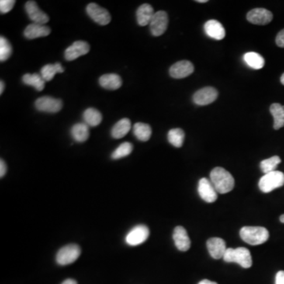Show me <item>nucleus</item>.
<instances>
[{
  "instance_id": "1",
  "label": "nucleus",
  "mask_w": 284,
  "mask_h": 284,
  "mask_svg": "<svg viewBox=\"0 0 284 284\" xmlns=\"http://www.w3.org/2000/svg\"><path fill=\"white\" fill-rule=\"evenodd\" d=\"M210 179L216 192L219 194L224 195L234 189V177L223 167H215L214 169L211 171Z\"/></svg>"
},
{
  "instance_id": "2",
  "label": "nucleus",
  "mask_w": 284,
  "mask_h": 284,
  "mask_svg": "<svg viewBox=\"0 0 284 284\" xmlns=\"http://www.w3.org/2000/svg\"><path fill=\"white\" fill-rule=\"evenodd\" d=\"M242 240L252 246H258L268 241L269 232L263 227H244L240 230Z\"/></svg>"
},
{
  "instance_id": "3",
  "label": "nucleus",
  "mask_w": 284,
  "mask_h": 284,
  "mask_svg": "<svg viewBox=\"0 0 284 284\" xmlns=\"http://www.w3.org/2000/svg\"><path fill=\"white\" fill-rule=\"evenodd\" d=\"M223 259L227 263H237L244 268H250L253 264L250 250L244 247H239L236 249L227 248L225 252Z\"/></svg>"
},
{
  "instance_id": "4",
  "label": "nucleus",
  "mask_w": 284,
  "mask_h": 284,
  "mask_svg": "<svg viewBox=\"0 0 284 284\" xmlns=\"http://www.w3.org/2000/svg\"><path fill=\"white\" fill-rule=\"evenodd\" d=\"M81 252V248L77 244L67 245L58 251L56 257V262L62 266L72 264L79 258Z\"/></svg>"
},
{
  "instance_id": "5",
  "label": "nucleus",
  "mask_w": 284,
  "mask_h": 284,
  "mask_svg": "<svg viewBox=\"0 0 284 284\" xmlns=\"http://www.w3.org/2000/svg\"><path fill=\"white\" fill-rule=\"evenodd\" d=\"M284 185V174L275 171L265 174L259 181V188L263 193L272 192Z\"/></svg>"
},
{
  "instance_id": "6",
  "label": "nucleus",
  "mask_w": 284,
  "mask_h": 284,
  "mask_svg": "<svg viewBox=\"0 0 284 284\" xmlns=\"http://www.w3.org/2000/svg\"><path fill=\"white\" fill-rule=\"evenodd\" d=\"M150 229L146 225H137L132 228L126 234L125 241L129 246L136 247L142 244L150 236Z\"/></svg>"
},
{
  "instance_id": "7",
  "label": "nucleus",
  "mask_w": 284,
  "mask_h": 284,
  "mask_svg": "<svg viewBox=\"0 0 284 284\" xmlns=\"http://www.w3.org/2000/svg\"><path fill=\"white\" fill-rule=\"evenodd\" d=\"M168 25V16L164 11L155 13L150 24V31L154 36H160L165 33Z\"/></svg>"
},
{
  "instance_id": "8",
  "label": "nucleus",
  "mask_w": 284,
  "mask_h": 284,
  "mask_svg": "<svg viewBox=\"0 0 284 284\" xmlns=\"http://www.w3.org/2000/svg\"><path fill=\"white\" fill-rule=\"evenodd\" d=\"M86 12L88 16L92 18L94 22L101 25H106L112 20L110 13L105 8H102L97 4H88L86 8Z\"/></svg>"
},
{
  "instance_id": "9",
  "label": "nucleus",
  "mask_w": 284,
  "mask_h": 284,
  "mask_svg": "<svg viewBox=\"0 0 284 284\" xmlns=\"http://www.w3.org/2000/svg\"><path fill=\"white\" fill-rule=\"evenodd\" d=\"M35 107L39 112L56 113L63 108V102L61 100L51 97H42L36 100Z\"/></svg>"
},
{
  "instance_id": "10",
  "label": "nucleus",
  "mask_w": 284,
  "mask_h": 284,
  "mask_svg": "<svg viewBox=\"0 0 284 284\" xmlns=\"http://www.w3.org/2000/svg\"><path fill=\"white\" fill-rule=\"evenodd\" d=\"M198 194L203 201L207 203L215 202L217 199V194L210 180L202 178L198 182Z\"/></svg>"
},
{
  "instance_id": "11",
  "label": "nucleus",
  "mask_w": 284,
  "mask_h": 284,
  "mask_svg": "<svg viewBox=\"0 0 284 284\" xmlns=\"http://www.w3.org/2000/svg\"><path fill=\"white\" fill-rule=\"evenodd\" d=\"M195 71V67L191 62L188 60H182L177 62L171 66L169 70V74L171 77L175 79H182L188 77Z\"/></svg>"
},
{
  "instance_id": "12",
  "label": "nucleus",
  "mask_w": 284,
  "mask_h": 284,
  "mask_svg": "<svg viewBox=\"0 0 284 284\" xmlns=\"http://www.w3.org/2000/svg\"><path fill=\"white\" fill-rule=\"evenodd\" d=\"M218 98V92L216 88L212 87H205L198 90L194 95L193 101L196 105L200 106L209 105L214 102Z\"/></svg>"
},
{
  "instance_id": "13",
  "label": "nucleus",
  "mask_w": 284,
  "mask_h": 284,
  "mask_svg": "<svg viewBox=\"0 0 284 284\" xmlns=\"http://www.w3.org/2000/svg\"><path fill=\"white\" fill-rule=\"evenodd\" d=\"M247 20L254 25H265L272 22L273 15L271 11L264 8H256L247 14Z\"/></svg>"
},
{
  "instance_id": "14",
  "label": "nucleus",
  "mask_w": 284,
  "mask_h": 284,
  "mask_svg": "<svg viewBox=\"0 0 284 284\" xmlns=\"http://www.w3.org/2000/svg\"><path fill=\"white\" fill-rule=\"evenodd\" d=\"M25 11L33 23L45 25L49 22V15L38 8L37 4L35 1H28L25 4Z\"/></svg>"
},
{
  "instance_id": "15",
  "label": "nucleus",
  "mask_w": 284,
  "mask_h": 284,
  "mask_svg": "<svg viewBox=\"0 0 284 284\" xmlns=\"http://www.w3.org/2000/svg\"><path fill=\"white\" fill-rule=\"evenodd\" d=\"M90 46L87 42L77 40L66 49L65 59L68 61H73L77 58L88 54Z\"/></svg>"
},
{
  "instance_id": "16",
  "label": "nucleus",
  "mask_w": 284,
  "mask_h": 284,
  "mask_svg": "<svg viewBox=\"0 0 284 284\" xmlns=\"http://www.w3.org/2000/svg\"><path fill=\"white\" fill-rule=\"evenodd\" d=\"M207 248L211 257L216 260L223 258L227 249L224 240L220 238L209 239L207 242Z\"/></svg>"
},
{
  "instance_id": "17",
  "label": "nucleus",
  "mask_w": 284,
  "mask_h": 284,
  "mask_svg": "<svg viewBox=\"0 0 284 284\" xmlns=\"http://www.w3.org/2000/svg\"><path fill=\"white\" fill-rule=\"evenodd\" d=\"M173 240L175 247L180 251H187L191 248V242L187 231L184 227L178 226L175 227L173 233Z\"/></svg>"
},
{
  "instance_id": "18",
  "label": "nucleus",
  "mask_w": 284,
  "mask_h": 284,
  "mask_svg": "<svg viewBox=\"0 0 284 284\" xmlns=\"http://www.w3.org/2000/svg\"><path fill=\"white\" fill-rule=\"evenodd\" d=\"M204 29L205 33L214 40H223L226 36V31L223 25L216 20H209L205 22Z\"/></svg>"
},
{
  "instance_id": "19",
  "label": "nucleus",
  "mask_w": 284,
  "mask_h": 284,
  "mask_svg": "<svg viewBox=\"0 0 284 284\" xmlns=\"http://www.w3.org/2000/svg\"><path fill=\"white\" fill-rule=\"evenodd\" d=\"M51 33V29L49 26L40 24L33 23L28 25L24 31V36L29 40L36 38L44 37Z\"/></svg>"
},
{
  "instance_id": "20",
  "label": "nucleus",
  "mask_w": 284,
  "mask_h": 284,
  "mask_svg": "<svg viewBox=\"0 0 284 284\" xmlns=\"http://www.w3.org/2000/svg\"><path fill=\"white\" fill-rule=\"evenodd\" d=\"M100 85L108 90H117L122 85L120 76L116 74H108L101 76L99 79Z\"/></svg>"
},
{
  "instance_id": "21",
  "label": "nucleus",
  "mask_w": 284,
  "mask_h": 284,
  "mask_svg": "<svg viewBox=\"0 0 284 284\" xmlns=\"http://www.w3.org/2000/svg\"><path fill=\"white\" fill-rule=\"evenodd\" d=\"M136 15H137L138 25L140 26H146V25H150L151 22L152 18L155 15L154 10L150 4H142L137 9Z\"/></svg>"
},
{
  "instance_id": "22",
  "label": "nucleus",
  "mask_w": 284,
  "mask_h": 284,
  "mask_svg": "<svg viewBox=\"0 0 284 284\" xmlns=\"http://www.w3.org/2000/svg\"><path fill=\"white\" fill-rule=\"evenodd\" d=\"M70 133L75 141L82 143L88 140L89 137V128L86 123H82V122L76 123L71 128Z\"/></svg>"
},
{
  "instance_id": "23",
  "label": "nucleus",
  "mask_w": 284,
  "mask_h": 284,
  "mask_svg": "<svg viewBox=\"0 0 284 284\" xmlns=\"http://www.w3.org/2000/svg\"><path fill=\"white\" fill-rule=\"evenodd\" d=\"M131 128V122L127 118L121 119L119 122L115 123V126L112 127V136L113 138L120 139L125 137Z\"/></svg>"
},
{
  "instance_id": "24",
  "label": "nucleus",
  "mask_w": 284,
  "mask_h": 284,
  "mask_svg": "<svg viewBox=\"0 0 284 284\" xmlns=\"http://www.w3.org/2000/svg\"><path fill=\"white\" fill-rule=\"evenodd\" d=\"M270 112L274 119L273 128L279 130L284 126V106L280 104H273L270 107Z\"/></svg>"
},
{
  "instance_id": "25",
  "label": "nucleus",
  "mask_w": 284,
  "mask_h": 284,
  "mask_svg": "<svg viewBox=\"0 0 284 284\" xmlns=\"http://www.w3.org/2000/svg\"><path fill=\"white\" fill-rule=\"evenodd\" d=\"M133 134L137 140L143 142L147 141L151 137V126L143 122H137L133 126Z\"/></svg>"
},
{
  "instance_id": "26",
  "label": "nucleus",
  "mask_w": 284,
  "mask_h": 284,
  "mask_svg": "<svg viewBox=\"0 0 284 284\" xmlns=\"http://www.w3.org/2000/svg\"><path fill=\"white\" fill-rule=\"evenodd\" d=\"M63 72H64V69L62 67L61 64L60 63H56L55 64H48L42 67L40 70V75L45 81H49L53 79V77L57 73Z\"/></svg>"
},
{
  "instance_id": "27",
  "label": "nucleus",
  "mask_w": 284,
  "mask_h": 284,
  "mask_svg": "<svg viewBox=\"0 0 284 284\" xmlns=\"http://www.w3.org/2000/svg\"><path fill=\"white\" fill-rule=\"evenodd\" d=\"M83 118L88 126H97L102 122V115L98 110L90 108L83 113Z\"/></svg>"
},
{
  "instance_id": "28",
  "label": "nucleus",
  "mask_w": 284,
  "mask_h": 284,
  "mask_svg": "<svg viewBox=\"0 0 284 284\" xmlns=\"http://www.w3.org/2000/svg\"><path fill=\"white\" fill-rule=\"evenodd\" d=\"M22 81L26 85H30L40 92L44 88L45 81L41 75L38 74H26L22 77Z\"/></svg>"
},
{
  "instance_id": "29",
  "label": "nucleus",
  "mask_w": 284,
  "mask_h": 284,
  "mask_svg": "<svg viewBox=\"0 0 284 284\" xmlns=\"http://www.w3.org/2000/svg\"><path fill=\"white\" fill-rule=\"evenodd\" d=\"M245 63H247L249 67L255 70L262 69L264 66V58L257 53H247L244 55Z\"/></svg>"
},
{
  "instance_id": "30",
  "label": "nucleus",
  "mask_w": 284,
  "mask_h": 284,
  "mask_svg": "<svg viewBox=\"0 0 284 284\" xmlns=\"http://www.w3.org/2000/svg\"><path fill=\"white\" fill-rule=\"evenodd\" d=\"M185 133L182 129L175 128L171 129L167 133V140L170 144L176 148H181L183 145Z\"/></svg>"
},
{
  "instance_id": "31",
  "label": "nucleus",
  "mask_w": 284,
  "mask_h": 284,
  "mask_svg": "<svg viewBox=\"0 0 284 284\" xmlns=\"http://www.w3.org/2000/svg\"><path fill=\"white\" fill-rule=\"evenodd\" d=\"M133 146L130 142H123L112 153V158L113 160H119L127 157L133 151Z\"/></svg>"
},
{
  "instance_id": "32",
  "label": "nucleus",
  "mask_w": 284,
  "mask_h": 284,
  "mask_svg": "<svg viewBox=\"0 0 284 284\" xmlns=\"http://www.w3.org/2000/svg\"><path fill=\"white\" fill-rule=\"evenodd\" d=\"M281 159L278 156H274L271 158L262 160L261 162V171L264 174H268V173L276 171L275 169H276L277 166L279 165Z\"/></svg>"
},
{
  "instance_id": "33",
  "label": "nucleus",
  "mask_w": 284,
  "mask_h": 284,
  "mask_svg": "<svg viewBox=\"0 0 284 284\" xmlns=\"http://www.w3.org/2000/svg\"><path fill=\"white\" fill-rule=\"evenodd\" d=\"M12 54V46L4 36L0 37V61L5 62Z\"/></svg>"
},
{
  "instance_id": "34",
  "label": "nucleus",
  "mask_w": 284,
  "mask_h": 284,
  "mask_svg": "<svg viewBox=\"0 0 284 284\" xmlns=\"http://www.w3.org/2000/svg\"><path fill=\"white\" fill-rule=\"evenodd\" d=\"M15 0H1L0 1V12L1 14H7L10 12L15 7Z\"/></svg>"
},
{
  "instance_id": "35",
  "label": "nucleus",
  "mask_w": 284,
  "mask_h": 284,
  "mask_svg": "<svg viewBox=\"0 0 284 284\" xmlns=\"http://www.w3.org/2000/svg\"><path fill=\"white\" fill-rule=\"evenodd\" d=\"M275 42L279 47L284 48V29H282L278 33L276 39H275Z\"/></svg>"
},
{
  "instance_id": "36",
  "label": "nucleus",
  "mask_w": 284,
  "mask_h": 284,
  "mask_svg": "<svg viewBox=\"0 0 284 284\" xmlns=\"http://www.w3.org/2000/svg\"><path fill=\"white\" fill-rule=\"evenodd\" d=\"M8 171V166L3 159L0 160V177L4 178Z\"/></svg>"
},
{
  "instance_id": "37",
  "label": "nucleus",
  "mask_w": 284,
  "mask_h": 284,
  "mask_svg": "<svg viewBox=\"0 0 284 284\" xmlns=\"http://www.w3.org/2000/svg\"><path fill=\"white\" fill-rule=\"evenodd\" d=\"M275 284H284V271H279L275 275Z\"/></svg>"
},
{
  "instance_id": "38",
  "label": "nucleus",
  "mask_w": 284,
  "mask_h": 284,
  "mask_svg": "<svg viewBox=\"0 0 284 284\" xmlns=\"http://www.w3.org/2000/svg\"><path fill=\"white\" fill-rule=\"evenodd\" d=\"M62 284H77V281L73 279H67L65 281H63Z\"/></svg>"
},
{
  "instance_id": "39",
  "label": "nucleus",
  "mask_w": 284,
  "mask_h": 284,
  "mask_svg": "<svg viewBox=\"0 0 284 284\" xmlns=\"http://www.w3.org/2000/svg\"><path fill=\"white\" fill-rule=\"evenodd\" d=\"M198 284H217L216 282H213V281L209 280V279H204V280L201 281Z\"/></svg>"
},
{
  "instance_id": "40",
  "label": "nucleus",
  "mask_w": 284,
  "mask_h": 284,
  "mask_svg": "<svg viewBox=\"0 0 284 284\" xmlns=\"http://www.w3.org/2000/svg\"><path fill=\"white\" fill-rule=\"evenodd\" d=\"M4 88H5V84H4V81H0V94H3Z\"/></svg>"
},
{
  "instance_id": "41",
  "label": "nucleus",
  "mask_w": 284,
  "mask_h": 284,
  "mask_svg": "<svg viewBox=\"0 0 284 284\" xmlns=\"http://www.w3.org/2000/svg\"><path fill=\"white\" fill-rule=\"evenodd\" d=\"M279 220H280L281 223H284V214L280 216Z\"/></svg>"
},
{
  "instance_id": "42",
  "label": "nucleus",
  "mask_w": 284,
  "mask_h": 284,
  "mask_svg": "<svg viewBox=\"0 0 284 284\" xmlns=\"http://www.w3.org/2000/svg\"><path fill=\"white\" fill-rule=\"evenodd\" d=\"M280 81H281V83H282V85H284V74H282V76H281Z\"/></svg>"
},
{
  "instance_id": "43",
  "label": "nucleus",
  "mask_w": 284,
  "mask_h": 284,
  "mask_svg": "<svg viewBox=\"0 0 284 284\" xmlns=\"http://www.w3.org/2000/svg\"><path fill=\"white\" fill-rule=\"evenodd\" d=\"M197 2L201 3V4H202V3H207L208 0H198V1H197Z\"/></svg>"
}]
</instances>
